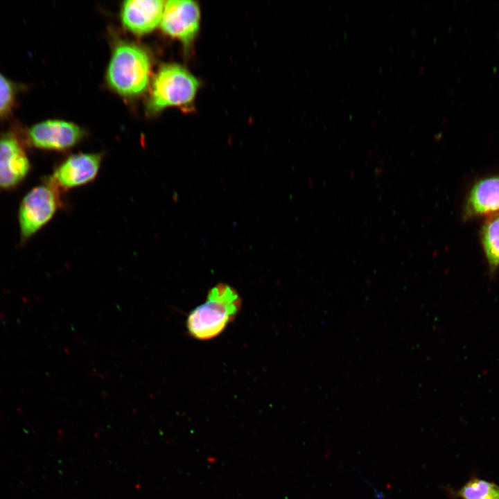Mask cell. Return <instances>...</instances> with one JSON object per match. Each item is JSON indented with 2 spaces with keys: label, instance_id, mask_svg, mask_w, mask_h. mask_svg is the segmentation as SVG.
<instances>
[{
  "label": "cell",
  "instance_id": "cell-1",
  "mask_svg": "<svg viewBox=\"0 0 499 499\" xmlns=\"http://www.w3.org/2000/svg\"><path fill=\"white\" fill-rule=\"evenodd\" d=\"M152 62L148 52L131 42H118L106 70V81L116 93L125 98L141 95L150 80Z\"/></svg>",
  "mask_w": 499,
  "mask_h": 499
},
{
  "label": "cell",
  "instance_id": "cell-2",
  "mask_svg": "<svg viewBox=\"0 0 499 499\" xmlns=\"http://www.w3.org/2000/svg\"><path fill=\"white\" fill-rule=\"evenodd\" d=\"M241 307V299L235 289L218 283L210 289L206 301L189 315L186 327L194 338L206 340L220 335L232 322Z\"/></svg>",
  "mask_w": 499,
  "mask_h": 499
},
{
  "label": "cell",
  "instance_id": "cell-3",
  "mask_svg": "<svg viewBox=\"0 0 499 499\" xmlns=\"http://www.w3.org/2000/svg\"><path fill=\"white\" fill-rule=\"evenodd\" d=\"M200 85L199 80L182 65L164 64L152 80L146 104V112L155 115L170 107L190 106Z\"/></svg>",
  "mask_w": 499,
  "mask_h": 499
},
{
  "label": "cell",
  "instance_id": "cell-4",
  "mask_svg": "<svg viewBox=\"0 0 499 499\" xmlns=\"http://www.w3.org/2000/svg\"><path fill=\"white\" fill-rule=\"evenodd\" d=\"M60 205V192L47 180L31 189L24 196L18 209L21 243H26L44 227Z\"/></svg>",
  "mask_w": 499,
  "mask_h": 499
},
{
  "label": "cell",
  "instance_id": "cell-5",
  "mask_svg": "<svg viewBox=\"0 0 499 499\" xmlns=\"http://www.w3.org/2000/svg\"><path fill=\"white\" fill-rule=\"evenodd\" d=\"M85 134L84 130L73 122L48 119L27 129L26 141L40 150L63 151L78 144Z\"/></svg>",
  "mask_w": 499,
  "mask_h": 499
},
{
  "label": "cell",
  "instance_id": "cell-6",
  "mask_svg": "<svg viewBox=\"0 0 499 499\" xmlns=\"http://www.w3.org/2000/svg\"><path fill=\"white\" fill-rule=\"evenodd\" d=\"M200 24V10L195 1H165L159 26L166 35L178 40L186 49L193 44L198 33Z\"/></svg>",
  "mask_w": 499,
  "mask_h": 499
},
{
  "label": "cell",
  "instance_id": "cell-7",
  "mask_svg": "<svg viewBox=\"0 0 499 499\" xmlns=\"http://www.w3.org/2000/svg\"><path fill=\"white\" fill-rule=\"evenodd\" d=\"M30 161L22 140L13 131L0 136V190L11 191L27 177Z\"/></svg>",
  "mask_w": 499,
  "mask_h": 499
},
{
  "label": "cell",
  "instance_id": "cell-8",
  "mask_svg": "<svg viewBox=\"0 0 499 499\" xmlns=\"http://www.w3.org/2000/svg\"><path fill=\"white\" fill-rule=\"evenodd\" d=\"M100 153H77L63 160L47 180L60 192L85 185L97 176L102 162Z\"/></svg>",
  "mask_w": 499,
  "mask_h": 499
},
{
  "label": "cell",
  "instance_id": "cell-9",
  "mask_svg": "<svg viewBox=\"0 0 499 499\" xmlns=\"http://www.w3.org/2000/svg\"><path fill=\"white\" fill-rule=\"evenodd\" d=\"M165 1L162 0H128L123 2L121 19L131 33L142 35L152 32L161 22Z\"/></svg>",
  "mask_w": 499,
  "mask_h": 499
},
{
  "label": "cell",
  "instance_id": "cell-10",
  "mask_svg": "<svg viewBox=\"0 0 499 499\" xmlns=\"http://www.w3.org/2000/svg\"><path fill=\"white\" fill-rule=\"evenodd\" d=\"M499 213V176L481 180L471 189L464 209V218Z\"/></svg>",
  "mask_w": 499,
  "mask_h": 499
},
{
  "label": "cell",
  "instance_id": "cell-11",
  "mask_svg": "<svg viewBox=\"0 0 499 499\" xmlns=\"http://www.w3.org/2000/svg\"><path fill=\"white\" fill-rule=\"evenodd\" d=\"M447 492L453 498L499 499V486L478 478L471 479L457 490L448 488Z\"/></svg>",
  "mask_w": 499,
  "mask_h": 499
},
{
  "label": "cell",
  "instance_id": "cell-12",
  "mask_svg": "<svg viewBox=\"0 0 499 499\" xmlns=\"http://www.w3.org/2000/svg\"><path fill=\"white\" fill-rule=\"evenodd\" d=\"M481 238L490 268H499V213L490 217L483 225Z\"/></svg>",
  "mask_w": 499,
  "mask_h": 499
},
{
  "label": "cell",
  "instance_id": "cell-13",
  "mask_svg": "<svg viewBox=\"0 0 499 499\" xmlns=\"http://www.w3.org/2000/svg\"><path fill=\"white\" fill-rule=\"evenodd\" d=\"M17 87L0 73V118L8 116L15 106Z\"/></svg>",
  "mask_w": 499,
  "mask_h": 499
}]
</instances>
